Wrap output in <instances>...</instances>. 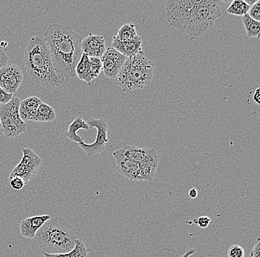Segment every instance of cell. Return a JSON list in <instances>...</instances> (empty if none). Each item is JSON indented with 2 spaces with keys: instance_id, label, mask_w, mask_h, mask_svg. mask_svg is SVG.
Here are the masks:
<instances>
[{
  "instance_id": "obj_8",
  "label": "cell",
  "mask_w": 260,
  "mask_h": 257,
  "mask_svg": "<svg viewBox=\"0 0 260 257\" xmlns=\"http://www.w3.org/2000/svg\"><path fill=\"white\" fill-rule=\"evenodd\" d=\"M87 125L89 128H95L97 129V136L95 141L92 144H86L85 142L79 143L81 148L89 157L101 154L105 150L106 146L109 141L108 124L104 119H92L89 120Z\"/></svg>"
},
{
  "instance_id": "obj_13",
  "label": "cell",
  "mask_w": 260,
  "mask_h": 257,
  "mask_svg": "<svg viewBox=\"0 0 260 257\" xmlns=\"http://www.w3.org/2000/svg\"><path fill=\"white\" fill-rule=\"evenodd\" d=\"M113 154L116 162V170L118 173L130 181H139L141 164L125 157L117 151Z\"/></svg>"
},
{
  "instance_id": "obj_15",
  "label": "cell",
  "mask_w": 260,
  "mask_h": 257,
  "mask_svg": "<svg viewBox=\"0 0 260 257\" xmlns=\"http://www.w3.org/2000/svg\"><path fill=\"white\" fill-rule=\"evenodd\" d=\"M117 151L125 157L140 164L144 163L149 159L158 157L157 151L154 149H141L136 146H125Z\"/></svg>"
},
{
  "instance_id": "obj_17",
  "label": "cell",
  "mask_w": 260,
  "mask_h": 257,
  "mask_svg": "<svg viewBox=\"0 0 260 257\" xmlns=\"http://www.w3.org/2000/svg\"><path fill=\"white\" fill-rule=\"evenodd\" d=\"M141 45H142V40L139 36L134 40H129V41H120L114 37L113 42H112V47L114 49L121 53L126 58L136 56L143 52L141 50Z\"/></svg>"
},
{
  "instance_id": "obj_22",
  "label": "cell",
  "mask_w": 260,
  "mask_h": 257,
  "mask_svg": "<svg viewBox=\"0 0 260 257\" xmlns=\"http://www.w3.org/2000/svg\"><path fill=\"white\" fill-rule=\"evenodd\" d=\"M136 25L133 23L124 24L120 27L115 38L120 41H129L138 37Z\"/></svg>"
},
{
  "instance_id": "obj_4",
  "label": "cell",
  "mask_w": 260,
  "mask_h": 257,
  "mask_svg": "<svg viewBox=\"0 0 260 257\" xmlns=\"http://www.w3.org/2000/svg\"><path fill=\"white\" fill-rule=\"evenodd\" d=\"M153 74V63L141 52L126 58L115 79L122 92H129L149 84Z\"/></svg>"
},
{
  "instance_id": "obj_5",
  "label": "cell",
  "mask_w": 260,
  "mask_h": 257,
  "mask_svg": "<svg viewBox=\"0 0 260 257\" xmlns=\"http://www.w3.org/2000/svg\"><path fill=\"white\" fill-rule=\"evenodd\" d=\"M221 16L218 1L198 0L177 27L180 34L190 37H199L212 27Z\"/></svg>"
},
{
  "instance_id": "obj_21",
  "label": "cell",
  "mask_w": 260,
  "mask_h": 257,
  "mask_svg": "<svg viewBox=\"0 0 260 257\" xmlns=\"http://www.w3.org/2000/svg\"><path fill=\"white\" fill-rule=\"evenodd\" d=\"M56 117V113L54 109L48 104L42 102L37 109V116L35 122L39 123H51L54 121Z\"/></svg>"
},
{
  "instance_id": "obj_30",
  "label": "cell",
  "mask_w": 260,
  "mask_h": 257,
  "mask_svg": "<svg viewBox=\"0 0 260 257\" xmlns=\"http://www.w3.org/2000/svg\"><path fill=\"white\" fill-rule=\"evenodd\" d=\"M260 241L258 238L255 243L254 246L252 249L251 253H250V257H259L260 255Z\"/></svg>"
},
{
  "instance_id": "obj_35",
  "label": "cell",
  "mask_w": 260,
  "mask_h": 257,
  "mask_svg": "<svg viewBox=\"0 0 260 257\" xmlns=\"http://www.w3.org/2000/svg\"><path fill=\"white\" fill-rule=\"evenodd\" d=\"M3 134V130H2L1 122H0V135Z\"/></svg>"
},
{
  "instance_id": "obj_12",
  "label": "cell",
  "mask_w": 260,
  "mask_h": 257,
  "mask_svg": "<svg viewBox=\"0 0 260 257\" xmlns=\"http://www.w3.org/2000/svg\"><path fill=\"white\" fill-rule=\"evenodd\" d=\"M100 59L102 63V71L105 76L110 79L116 77L126 60V56L114 49L113 47L107 48L103 56Z\"/></svg>"
},
{
  "instance_id": "obj_10",
  "label": "cell",
  "mask_w": 260,
  "mask_h": 257,
  "mask_svg": "<svg viewBox=\"0 0 260 257\" xmlns=\"http://www.w3.org/2000/svg\"><path fill=\"white\" fill-rule=\"evenodd\" d=\"M23 81V74L19 66L7 64L0 68V87L14 95Z\"/></svg>"
},
{
  "instance_id": "obj_26",
  "label": "cell",
  "mask_w": 260,
  "mask_h": 257,
  "mask_svg": "<svg viewBox=\"0 0 260 257\" xmlns=\"http://www.w3.org/2000/svg\"><path fill=\"white\" fill-rule=\"evenodd\" d=\"M245 251L241 246L238 245H234L229 248L228 250V257H244Z\"/></svg>"
},
{
  "instance_id": "obj_7",
  "label": "cell",
  "mask_w": 260,
  "mask_h": 257,
  "mask_svg": "<svg viewBox=\"0 0 260 257\" xmlns=\"http://www.w3.org/2000/svg\"><path fill=\"white\" fill-rule=\"evenodd\" d=\"M22 154H23L20 162L13 169L9 179L19 177L27 183L37 175V172L42 165V159L30 148H24L22 149Z\"/></svg>"
},
{
  "instance_id": "obj_14",
  "label": "cell",
  "mask_w": 260,
  "mask_h": 257,
  "mask_svg": "<svg viewBox=\"0 0 260 257\" xmlns=\"http://www.w3.org/2000/svg\"><path fill=\"white\" fill-rule=\"evenodd\" d=\"M107 49L105 40L102 36L89 34L81 41V50L88 58H101Z\"/></svg>"
},
{
  "instance_id": "obj_1",
  "label": "cell",
  "mask_w": 260,
  "mask_h": 257,
  "mask_svg": "<svg viewBox=\"0 0 260 257\" xmlns=\"http://www.w3.org/2000/svg\"><path fill=\"white\" fill-rule=\"evenodd\" d=\"M43 37L58 74L64 79L76 76L75 70L83 53L81 36L70 26L52 24Z\"/></svg>"
},
{
  "instance_id": "obj_20",
  "label": "cell",
  "mask_w": 260,
  "mask_h": 257,
  "mask_svg": "<svg viewBox=\"0 0 260 257\" xmlns=\"http://www.w3.org/2000/svg\"><path fill=\"white\" fill-rule=\"evenodd\" d=\"M43 254L45 257H87V249L82 240L78 238L74 248L68 253L50 254L43 252Z\"/></svg>"
},
{
  "instance_id": "obj_25",
  "label": "cell",
  "mask_w": 260,
  "mask_h": 257,
  "mask_svg": "<svg viewBox=\"0 0 260 257\" xmlns=\"http://www.w3.org/2000/svg\"><path fill=\"white\" fill-rule=\"evenodd\" d=\"M248 16L251 19L259 22L260 21V1L257 0L253 6L250 7L249 11L248 12Z\"/></svg>"
},
{
  "instance_id": "obj_19",
  "label": "cell",
  "mask_w": 260,
  "mask_h": 257,
  "mask_svg": "<svg viewBox=\"0 0 260 257\" xmlns=\"http://www.w3.org/2000/svg\"><path fill=\"white\" fill-rule=\"evenodd\" d=\"M83 129L84 131H89L90 128L87 125L84 120L80 117H76L71 124L68 127V132L66 133V136L70 140L74 141V142L79 143L84 142V139L80 136L77 134V131Z\"/></svg>"
},
{
  "instance_id": "obj_32",
  "label": "cell",
  "mask_w": 260,
  "mask_h": 257,
  "mask_svg": "<svg viewBox=\"0 0 260 257\" xmlns=\"http://www.w3.org/2000/svg\"><path fill=\"white\" fill-rule=\"evenodd\" d=\"M253 100L255 102H256L257 104H259L260 100V94H259V89H256V91L254 92V94L253 95Z\"/></svg>"
},
{
  "instance_id": "obj_29",
  "label": "cell",
  "mask_w": 260,
  "mask_h": 257,
  "mask_svg": "<svg viewBox=\"0 0 260 257\" xmlns=\"http://www.w3.org/2000/svg\"><path fill=\"white\" fill-rule=\"evenodd\" d=\"M12 94H8L7 92H5L1 87H0V103L2 105L8 103L10 101L12 100Z\"/></svg>"
},
{
  "instance_id": "obj_9",
  "label": "cell",
  "mask_w": 260,
  "mask_h": 257,
  "mask_svg": "<svg viewBox=\"0 0 260 257\" xmlns=\"http://www.w3.org/2000/svg\"><path fill=\"white\" fill-rule=\"evenodd\" d=\"M198 0H178V1H167L165 3L167 20L172 27L177 29Z\"/></svg>"
},
{
  "instance_id": "obj_33",
  "label": "cell",
  "mask_w": 260,
  "mask_h": 257,
  "mask_svg": "<svg viewBox=\"0 0 260 257\" xmlns=\"http://www.w3.org/2000/svg\"><path fill=\"white\" fill-rule=\"evenodd\" d=\"M198 191H197L196 188H193L188 191V196H189L190 198L191 199H195L198 196Z\"/></svg>"
},
{
  "instance_id": "obj_18",
  "label": "cell",
  "mask_w": 260,
  "mask_h": 257,
  "mask_svg": "<svg viewBox=\"0 0 260 257\" xmlns=\"http://www.w3.org/2000/svg\"><path fill=\"white\" fill-rule=\"evenodd\" d=\"M42 100L37 97H30L21 101L19 115L23 121H35L37 109Z\"/></svg>"
},
{
  "instance_id": "obj_34",
  "label": "cell",
  "mask_w": 260,
  "mask_h": 257,
  "mask_svg": "<svg viewBox=\"0 0 260 257\" xmlns=\"http://www.w3.org/2000/svg\"><path fill=\"white\" fill-rule=\"evenodd\" d=\"M194 253H195V250H194V249H188V250H186L184 254L178 257H189L191 256V255L194 254Z\"/></svg>"
},
{
  "instance_id": "obj_31",
  "label": "cell",
  "mask_w": 260,
  "mask_h": 257,
  "mask_svg": "<svg viewBox=\"0 0 260 257\" xmlns=\"http://www.w3.org/2000/svg\"><path fill=\"white\" fill-rule=\"evenodd\" d=\"M8 58L6 53L0 48V68L8 64Z\"/></svg>"
},
{
  "instance_id": "obj_3",
  "label": "cell",
  "mask_w": 260,
  "mask_h": 257,
  "mask_svg": "<svg viewBox=\"0 0 260 257\" xmlns=\"http://www.w3.org/2000/svg\"><path fill=\"white\" fill-rule=\"evenodd\" d=\"M77 239V234L71 224L60 216H55L40 227L34 240L42 251L57 254L71 251Z\"/></svg>"
},
{
  "instance_id": "obj_23",
  "label": "cell",
  "mask_w": 260,
  "mask_h": 257,
  "mask_svg": "<svg viewBox=\"0 0 260 257\" xmlns=\"http://www.w3.org/2000/svg\"><path fill=\"white\" fill-rule=\"evenodd\" d=\"M244 27L246 31L247 35L248 37H256L259 38L260 32V22L254 19H251L248 14H245L242 18Z\"/></svg>"
},
{
  "instance_id": "obj_2",
  "label": "cell",
  "mask_w": 260,
  "mask_h": 257,
  "mask_svg": "<svg viewBox=\"0 0 260 257\" xmlns=\"http://www.w3.org/2000/svg\"><path fill=\"white\" fill-rule=\"evenodd\" d=\"M24 68L34 82L47 89H60L65 79L58 74L53 59L42 36L29 40L24 53Z\"/></svg>"
},
{
  "instance_id": "obj_24",
  "label": "cell",
  "mask_w": 260,
  "mask_h": 257,
  "mask_svg": "<svg viewBox=\"0 0 260 257\" xmlns=\"http://www.w3.org/2000/svg\"><path fill=\"white\" fill-rule=\"evenodd\" d=\"M250 6L244 0H235L231 3L228 8L227 12L231 15L241 16L243 17L248 14Z\"/></svg>"
},
{
  "instance_id": "obj_16",
  "label": "cell",
  "mask_w": 260,
  "mask_h": 257,
  "mask_svg": "<svg viewBox=\"0 0 260 257\" xmlns=\"http://www.w3.org/2000/svg\"><path fill=\"white\" fill-rule=\"evenodd\" d=\"M50 218L49 215H40L23 219L20 224V232L22 237L34 240L40 227Z\"/></svg>"
},
{
  "instance_id": "obj_11",
  "label": "cell",
  "mask_w": 260,
  "mask_h": 257,
  "mask_svg": "<svg viewBox=\"0 0 260 257\" xmlns=\"http://www.w3.org/2000/svg\"><path fill=\"white\" fill-rule=\"evenodd\" d=\"M76 75L80 80L90 82L96 79L102 71V63L100 58H88L82 53L80 60L76 67Z\"/></svg>"
},
{
  "instance_id": "obj_27",
  "label": "cell",
  "mask_w": 260,
  "mask_h": 257,
  "mask_svg": "<svg viewBox=\"0 0 260 257\" xmlns=\"http://www.w3.org/2000/svg\"><path fill=\"white\" fill-rule=\"evenodd\" d=\"M10 185L13 189L16 191H20L26 185L25 182L19 177H14L9 179Z\"/></svg>"
},
{
  "instance_id": "obj_28",
  "label": "cell",
  "mask_w": 260,
  "mask_h": 257,
  "mask_svg": "<svg viewBox=\"0 0 260 257\" xmlns=\"http://www.w3.org/2000/svg\"><path fill=\"white\" fill-rule=\"evenodd\" d=\"M211 222V219L209 217V216H201V217L198 218V219H195L192 222H189L188 223L189 224H198L200 227H202V229H206L208 226L209 225Z\"/></svg>"
},
{
  "instance_id": "obj_6",
  "label": "cell",
  "mask_w": 260,
  "mask_h": 257,
  "mask_svg": "<svg viewBox=\"0 0 260 257\" xmlns=\"http://www.w3.org/2000/svg\"><path fill=\"white\" fill-rule=\"evenodd\" d=\"M21 100L13 97L8 103L0 105V122L3 134L6 137H17L25 132L27 124L19 115V105Z\"/></svg>"
}]
</instances>
